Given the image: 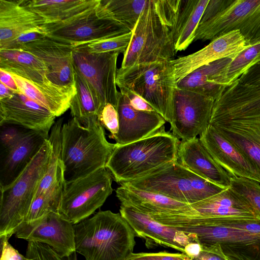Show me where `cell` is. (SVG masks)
<instances>
[{"label": "cell", "instance_id": "obj_20", "mask_svg": "<svg viewBox=\"0 0 260 260\" xmlns=\"http://www.w3.org/2000/svg\"><path fill=\"white\" fill-rule=\"evenodd\" d=\"M56 116L20 91L0 100V125L11 124L49 135Z\"/></svg>", "mask_w": 260, "mask_h": 260}, {"label": "cell", "instance_id": "obj_13", "mask_svg": "<svg viewBox=\"0 0 260 260\" xmlns=\"http://www.w3.org/2000/svg\"><path fill=\"white\" fill-rule=\"evenodd\" d=\"M193 234L202 246H219L228 260H260V240L247 232L221 225L171 226Z\"/></svg>", "mask_w": 260, "mask_h": 260}, {"label": "cell", "instance_id": "obj_4", "mask_svg": "<svg viewBox=\"0 0 260 260\" xmlns=\"http://www.w3.org/2000/svg\"><path fill=\"white\" fill-rule=\"evenodd\" d=\"M52 152L48 138L15 181L0 188V238L9 239L24 221L47 169Z\"/></svg>", "mask_w": 260, "mask_h": 260}, {"label": "cell", "instance_id": "obj_15", "mask_svg": "<svg viewBox=\"0 0 260 260\" xmlns=\"http://www.w3.org/2000/svg\"><path fill=\"white\" fill-rule=\"evenodd\" d=\"M15 237L50 246L61 257L76 251L74 224L58 212H51L31 222L23 221Z\"/></svg>", "mask_w": 260, "mask_h": 260}, {"label": "cell", "instance_id": "obj_32", "mask_svg": "<svg viewBox=\"0 0 260 260\" xmlns=\"http://www.w3.org/2000/svg\"><path fill=\"white\" fill-rule=\"evenodd\" d=\"M147 0H100L95 10L100 18L116 21L132 31Z\"/></svg>", "mask_w": 260, "mask_h": 260}, {"label": "cell", "instance_id": "obj_26", "mask_svg": "<svg viewBox=\"0 0 260 260\" xmlns=\"http://www.w3.org/2000/svg\"><path fill=\"white\" fill-rule=\"evenodd\" d=\"M120 184L116 190V196L120 205L134 208L149 215L181 213L190 209L189 204L125 183Z\"/></svg>", "mask_w": 260, "mask_h": 260}, {"label": "cell", "instance_id": "obj_44", "mask_svg": "<svg viewBox=\"0 0 260 260\" xmlns=\"http://www.w3.org/2000/svg\"><path fill=\"white\" fill-rule=\"evenodd\" d=\"M120 92L127 98L131 106L136 110L143 111L156 112L146 101L138 94L124 87L119 88Z\"/></svg>", "mask_w": 260, "mask_h": 260}, {"label": "cell", "instance_id": "obj_38", "mask_svg": "<svg viewBox=\"0 0 260 260\" xmlns=\"http://www.w3.org/2000/svg\"><path fill=\"white\" fill-rule=\"evenodd\" d=\"M238 30L247 45L260 41V0L245 17Z\"/></svg>", "mask_w": 260, "mask_h": 260}, {"label": "cell", "instance_id": "obj_40", "mask_svg": "<svg viewBox=\"0 0 260 260\" xmlns=\"http://www.w3.org/2000/svg\"><path fill=\"white\" fill-rule=\"evenodd\" d=\"M100 122L110 134L109 137L115 139L119 131V118L116 108L111 104H107L103 107L99 116Z\"/></svg>", "mask_w": 260, "mask_h": 260}, {"label": "cell", "instance_id": "obj_24", "mask_svg": "<svg viewBox=\"0 0 260 260\" xmlns=\"http://www.w3.org/2000/svg\"><path fill=\"white\" fill-rule=\"evenodd\" d=\"M178 160L204 179L224 189L230 187L231 177L211 156L199 138L180 142Z\"/></svg>", "mask_w": 260, "mask_h": 260}, {"label": "cell", "instance_id": "obj_7", "mask_svg": "<svg viewBox=\"0 0 260 260\" xmlns=\"http://www.w3.org/2000/svg\"><path fill=\"white\" fill-rule=\"evenodd\" d=\"M132 32L121 68L173 59L176 52L174 45L168 28L157 11L154 0L147 1Z\"/></svg>", "mask_w": 260, "mask_h": 260}, {"label": "cell", "instance_id": "obj_25", "mask_svg": "<svg viewBox=\"0 0 260 260\" xmlns=\"http://www.w3.org/2000/svg\"><path fill=\"white\" fill-rule=\"evenodd\" d=\"M11 74L21 93L47 109L56 117L70 109L71 102L76 92L75 84L61 86L52 82L36 83Z\"/></svg>", "mask_w": 260, "mask_h": 260}, {"label": "cell", "instance_id": "obj_46", "mask_svg": "<svg viewBox=\"0 0 260 260\" xmlns=\"http://www.w3.org/2000/svg\"><path fill=\"white\" fill-rule=\"evenodd\" d=\"M192 260H228L222 253L217 244L210 246H202V250L199 254Z\"/></svg>", "mask_w": 260, "mask_h": 260}, {"label": "cell", "instance_id": "obj_36", "mask_svg": "<svg viewBox=\"0 0 260 260\" xmlns=\"http://www.w3.org/2000/svg\"><path fill=\"white\" fill-rule=\"evenodd\" d=\"M132 35V32L130 31L119 36L96 40L78 46L93 53L113 52L124 53L130 43Z\"/></svg>", "mask_w": 260, "mask_h": 260}, {"label": "cell", "instance_id": "obj_16", "mask_svg": "<svg viewBox=\"0 0 260 260\" xmlns=\"http://www.w3.org/2000/svg\"><path fill=\"white\" fill-rule=\"evenodd\" d=\"M260 118V86L238 80L226 86L214 101L210 124Z\"/></svg>", "mask_w": 260, "mask_h": 260}, {"label": "cell", "instance_id": "obj_50", "mask_svg": "<svg viewBox=\"0 0 260 260\" xmlns=\"http://www.w3.org/2000/svg\"><path fill=\"white\" fill-rule=\"evenodd\" d=\"M16 92L18 91L11 89L3 83L0 82V100L9 98L13 96Z\"/></svg>", "mask_w": 260, "mask_h": 260}, {"label": "cell", "instance_id": "obj_17", "mask_svg": "<svg viewBox=\"0 0 260 260\" xmlns=\"http://www.w3.org/2000/svg\"><path fill=\"white\" fill-rule=\"evenodd\" d=\"M247 45L240 31L235 30L213 40L194 53L170 60L175 84L200 67L221 59L234 58Z\"/></svg>", "mask_w": 260, "mask_h": 260}, {"label": "cell", "instance_id": "obj_34", "mask_svg": "<svg viewBox=\"0 0 260 260\" xmlns=\"http://www.w3.org/2000/svg\"><path fill=\"white\" fill-rule=\"evenodd\" d=\"M65 183L63 171L53 186L34 197L24 221H32L51 212L59 213Z\"/></svg>", "mask_w": 260, "mask_h": 260}, {"label": "cell", "instance_id": "obj_37", "mask_svg": "<svg viewBox=\"0 0 260 260\" xmlns=\"http://www.w3.org/2000/svg\"><path fill=\"white\" fill-rule=\"evenodd\" d=\"M230 187L245 198L260 214V185L252 180L231 177Z\"/></svg>", "mask_w": 260, "mask_h": 260}, {"label": "cell", "instance_id": "obj_41", "mask_svg": "<svg viewBox=\"0 0 260 260\" xmlns=\"http://www.w3.org/2000/svg\"><path fill=\"white\" fill-rule=\"evenodd\" d=\"M0 126V139L2 152L12 146L29 130L11 124H5Z\"/></svg>", "mask_w": 260, "mask_h": 260}, {"label": "cell", "instance_id": "obj_6", "mask_svg": "<svg viewBox=\"0 0 260 260\" xmlns=\"http://www.w3.org/2000/svg\"><path fill=\"white\" fill-rule=\"evenodd\" d=\"M116 84L128 89L151 105L170 122L175 83L169 61L136 64L118 69Z\"/></svg>", "mask_w": 260, "mask_h": 260}, {"label": "cell", "instance_id": "obj_33", "mask_svg": "<svg viewBox=\"0 0 260 260\" xmlns=\"http://www.w3.org/2000/svg\"><path fill=\"white\" fill-rule=\"evenodd\" d=\"M74 72L76 92L71 102L70 112L72 117L86 127L92 120L99 119V110L87 84L75 70Z\"/></svg>", "mask_w": 260, "mask_h": 260}, {"label": "cell", "instance_id": "obj_21", "mask_svg": "<svg viewBox=\"0 0 260 260\" xmlns=\"http://www.w3.org/2000/svg\"><path fill=\"white\" fill-rule=\"evenodd\" d=\"M20 49L30 53L44 63L51 82L61 86L75 85L72 46L46 37Z\"/></svg>", "mask_w": 260, "mask_h": 260}, {"label": "cell", "instance_id": "obj_22", "mask_svg": "<svg viewBox=\"0 0 260 260\" xmlns=\"http://www.w3.org/2000/svg\"><path fill=\"white\" fill-rule=\"evenodd\" d=\"M119 131L114 140L118 145L132 143L159 131L166 121L157 112L139 111L133 108L127 97L119 92L116 107Z\"/></svg>", "mask_w": 260, "mask_h": 260}, {"label": "cell", "instance_id": "obj_47", "mask_svg": "<svg viewBox=\"0 0 260 260\" xmlns=\"http://www.w3.org/2000/svg\"><path fill=\"white\" fill-rule=\"evenodd\" d=\"M238 80L244 84L260 86V61L247 70Z\"/></svg>", "mask_w": 260, "mask_h": 260}, {"label": "cell", "instance_id": "obj_14", "mask_svg": "<svg viewBox=\"0 0 260 260\" xmlns=\"http://www.w3.org/2000/svg\"><path fill=\"white\" fill-rule=\"evenodd\" d=\"M157 11L168 28L176 52L187 49L209 0H154Z\"/></svg>", "mask_w": 260, "mask_h": 260}, {"label": "cell", "instance_id": "obj_18", "mask_svg": "<svg viewBox=\"0 0 260 260\" xmlns=\"http://www.w3.org/2000/svg\"><path fill=\"white\" fill-rule=\"evenodd\" d=\"M199 139L213 159L231 177H242L260 183V171L238 147L209 124Z\"/></svg>", "mask_w": 260, "mask_h": 260}, {"label": "cell", "instance_id": "obj_19", "mask_svg": "<svg viewBox=\"0 0 260 260\" xmlns=\"http://www.w3.org/2000/svg\"><path fill=\"white\" fill-rule=\"evenodd\" d=\"M119 213L134 231L136 236L145 240L147 248L168 247L184 253V247L196 241L193 235L165 225L149 214L134 208L120 205Z\"/></svg>", "mask_w": 260, "mask_h": 260}, {"label": "cell", "instance_id": "obj_48", "mask_svg": "<svg viewBox=\"0 0 260 260\" xmlns=\"http://www.w3.org/2000/svg\"><path fill=\"white\" fill-rule=\"evenodd\" d=\"M0 82L14 91H19L12 74L2 69H0Z\"/></svg>", "mask_w": 260, "mask_h": 260}, {"label": "cell", "instance_id": "obj_11", "mask_svg": "<svg viewBox=\"0 0 260 260\" xmlns=\"http://www.w3.org/2000/svg\"><path fill=\"white\" fill-rule=\"evenodd\" d=\"M96 6L64 21L43 25L46 37L75 47L131 31L116 21L100 18Z\"/></svg>", "mask_w": 260, "mask_h": 260}, {"label": "cell", "instance_id": "obj_35", "mask_svg": "<svg viewBox=\"0 0 260 260\" xmlns=\"http://www.w3.org/2000/svg\"><path fill=\"white\" fill-rule=\"evenodd\" d=\"M260 61V41L247 45L232 59L223 71V83L225 86L236 81L247 70Z\"/></svg>", "mask_w": 260, "mask_h": 260}, {"label": "cell", "instance_id": "obj_5", "mask_svg": "<svg viewBox=\"0 0 260 260\" xmlns=\"http://www.w3.org/2000/svg\"><path fill=\"white\" fill-rule=\"evenodd\" d=\"M122 183L187 204L225 189L194 174L178 160L164 165L143 177Z\"/></svg>", "mask_w": 260, "mask_h": 260}, {"label": "cell", "instance_id": "obj_2", "mask_svg": "<svg viewBox=\"0 0 260 260\" xmlns=\"http://www.w3.org/2000/svg\"><path fill=\"white\" fill-rule=\"evenodd\" d=\"M115 147L108 141L99 119L87 126L72 117L63 124L61 132V158L64 176L70 181L106 167Z\"/></svg>", "mask_w": 260, "mask_h": 260}, {"label": "cell", "instance_id": "obj_31", "mask_svg": "<svg viewBox=\"0 0 260 260\" xmlns=\"http://www.w3.org/2000/svg\"><path fill=\"white\" fill-rule=\"evenodd\" d=\"M0 69L36 83L51 82L44 63L22 49L0 50Z\"/></svg>", "mask_w": 260, "mask_h": 260}, {"label": "cell", "instance_id": "obj_39", "mask_svg": "<svg viewBox=\"0 0 260 260\" xmlns=\"http://www.w3.org/2000/svg\"><path fill=\"white\" fill-rule=\"evenodd\" d=\"M31 260H78L76 252L67 257H61L48 245L28 241L26 255Z\"/></svg>", "mask_w": 260, "mask_h": 260}, {"label": "cell", "instance_id": "obj_1", "mask_svg": "<svg viewBox=\"0 0 260 260\" xmlns=\"http://www.w3.org/2000/svg\"><path fill=\"white\" fill-rule=\"evenodd\" d=\"M76 251L85 260H125L136 235L120 213L101 211L74 224Z\"/></svg>", "mask_w": 260, "mask_h": 260}, {"label": "cell", "instance_id": "obj_29", "mask_svg": "<svg viewBox=\"0 0 260 260\" xmlns=\"http://www.w3.org/2000/svg\"><path fill=\"white\" fill-rule=\"evenodd\" d=\"M232 59H221L200 67L186 75L175 86L215 100L226 86L223 83V71Z\"/></svg>", "mask_w": 260, "mask_h": 260}, {"label": "cell", "instance_id": "obj_27", "mask_svg": "<svg viewBox=\"0 0 260 260\" xmlns=\"http://www.w3.org/2000/svg\"><path fill=\"white\" fill-rule=\"evenodd\" d=\"M43 19L19 1L0 0V49L27 31L40 29Z\"/></svg>", "mask_w": 260, "mask_h": 260}, {"label": "cell", "instance_id": "obj_45", "mask_svg": "<svg viewBox=\"0 0 260 260\" xmlns=\"http://www.w3.org/2000/svg\"><path fill=\"white\" fill-rule=\"evenodd\" d=\"M8 240L9 239L6 237L1 238V260H31L20 254L9 243Z\"/></svg>", "mask_w": 260, "mask_h": 260}, {"label": "cell", "instance_id": "obj_3", "mask_svg": "<svg viewBox=\"0 0 260 260\" xmlns=\"http://www.w3.org/2000/svg\"><path fill=\"white\" fill-rule=\"evenodd\" d=\"M180 142L162 127L141 140L123 145L115 143L106 168L119 184L140 178L178 160Z\"/></svg>", "mask_w": 260, "mask_h": 260}, {"label": "cell", "instance_id": "obj_30", "mask_svg": "<svg viewBox=\"0 0 260 260\" xmlns=\"http://www.w3.org/2000/svg\"><path fill=\"white\" fill-rule=\"evenodd\" d=\"M100 0H19L41 17L44 24L61 22L95 7Z\"/></svg>", "mask_w": 260, "mask_h": 260}, {"label": "cell", "instance_id": "obj_8", "mask_svg": "<svg viewBox=\"0 0 260 260\" xmlns=\"http://www.w3.org/2000/svg\"><path fill=\"white\" fill-rule=\"evenodd\" d=\"M189 205V211L155 214L153 218L169 226L206 225L222 219L260 220L259 213L245 198L231 187Z\"/></svg>", "mask_w": 260, "mask_h": 260}, {"label": "cell", "instance_id": "obj_9", "mask_svg": "<svg viewBox=\"0 0 260 260\" xmlns=\"http://www.w3.org/2000/svg\"><path fill=\"white\" fill-rule=\"evenodd\" d=\"M112 179L105 167L77 179L66 181L59 213L74 224L88 218L112 194Z\"/></svg>", "mask_w": 260, "mask_h": 260}, {"label": "cell", "instance_id": "obj_12", "mask_svg": "<svg viewBox=\"0 0 260 260\" xmlns=\"http://www.w3.org/2000/svg\"><path fill=\"white\" fill-rule=\"evenodd\" d=\"M214 101L175 86L170 122L172 133L181 141L189 140L202 134L210 124Z\"/></svg>", "mask_w": 260, "mask_h": 260}, {"label": "cell", "instance_id": "obj_43", "mask_svg": "<svg viewBox=\"0 0 260 260\" xmlns=\"http://www.w3.org/2000/svg\"><path fill=\"white\" fill-rule=\"evenodd\" d=\"M42 28L24 32L6 44L1 50L20 49L28 43L46 38Z\"/></svg>", "mask_w": 260, "mask_h": 260}, {"label": "cell", "instance_id": "obj_42", "mask_svg": "<svg viewBox=\"0 0 260 260\" xmlns=\"http://www.w3.org/2000/svg\"><path fill=\"white\" fill-rule=\"evenodd\" d=\"M125 260H192L184 253L139 252L130 253Z\"/></svg>", "mask_w": 260, "mask_h": 260}, {"label": "cell", "instance_id": "obj_49", "mask_svg": "<svg viewBox=\"0 0 260 260\" xmlns=\"http://www.w3.org/2000/svg\"><path fill=\"white\" fill-rule=\"evenodd\" d=\"M184 253L191 259L198 256L202 250V245L197 241L189 243L184 247Z\"/></svg>", "mask_w": 260, "mask_h": 260}, {"label": "cell", "instance_id": "obj_28", "mask_svg": "<svg viewBox=\"0 0 260 260\" xmlns=\"http://www.w3.org/2000/svg\"><path fill=\"white\" fill-rule=\"evenodd\" d=\"M210 124L242 151L260 171V118Z\"/></svg>", "mask_w": 260, "mask_h": 260}, {"label": "cell", "instance_id": "obj_23", "mask_svg": "<svg viewBox=\"0 0 260 260\" xmlns=\"http://www.w3.org/2000/svg\"><path fill=\"white\" fill-rule=\"evenodd\" d=\"M49 135L28 130L12 146L2 152L0 188L11 184L31 161Z\"/></svg>", "mask_w": 260, "mask_h": 260}, {"label": "cell", "instance_id": "obj_10", "mask_svg": "<svg viewBox=\"0 0 260 260\" xmlns=\"http://www.w3.org/2000/svg\"><path fill=\"white\" fill-rule=\"evenodd\" d=\"M119 52L90 53L79 47H73V65L87 84L99 110L105 105L116 108L119 91L117 89V60Z\"/></svg>", "mask_w": 260, "mask_h": 260}]
</instances>
